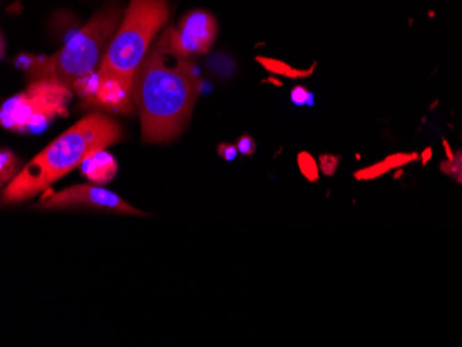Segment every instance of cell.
<instances>
[{"instance_id": "5", "label": "cell", "mask_w": 462, "mask_h": 347, "mask_svg": "<svg viewBox=\"0 0 462 347\" xmlns=\"http://www.w3.org/2000/svg\"><path fill=\"white\" fill-rule=\"evenodd\" d=\"M72 99L70 85L36 79L25 89L4 102L1 107V126L13 131H40L50 120L67 111Z\"/></svg>"}, {"instance_id": "9", "label": "cell", "mask_w": 462, "mask_h": 347, "mask_svg": "<svg viewBox=\"0 0 462 347\" xmlns=\"http://www.w3.org/2000/svg\"><path fill=\"white\" fill-rule=\"evenodd\" d=\"M83 176L96 184H106L116 177L118 163L111 154L104 150L90 155L81 166Z\"/></svg>"}, {"instance_id": "6", "label": "cell", "mask_w": 462, "mask_h": 347, "mask_svg": "<svg viewBox=\"0 0 462 347\" xmlns=\"http://www.w3.org/2000/svg\"><path fill=\"white\" fill-rule=\"evenodd\" d=\"M74 208L103 211L119 215H145L140 209L127 204L123 198L116 195V193L90 184H78L58 193H47L36 207V209L43 211Z\"/></svg>"}, {"instance_id": "4", "label": "cell", "mask_w": 462, "mask_h": 347, "mask_svg": "<svg viewBox=\"0 0 462 347\" xmlns=\"http://www.w3.org/2000/svg\"><path fill=\"white\" fill-rule=\"evenodd\" d=\"M168 17L166 0H132L100 63V78L133 85L152 38L166 24Z\"/></svg>"}, {"instance_id": "2", "label": "cell", "mask_w": 462, "mask_h": 347, "mask_svg": "<svg viewBox=\"0 0 462 347\" xmlns=\"http://www.w3.org/2000/svg\"><path fill=\"white\" fill-rule=\"evenodd\" d=\"M120 127L102 114L85 116L42 150L3 190L1 202L14 205L43 191L81 168L93 154L120 140Z\"/></svg>"}, {"instance_id": "17", "label": "cell", "mask_w": 462, "mask_h": 347, "mask_svg": "<svg viewBox=\"0 0 462 347\" xmlns=\"http://www.w3.org/2000/svg\"><path fill=\"white\" fill-rule=\"evenodd\" d=\"M237 150H238L242 155H252V154L255 152V150H256V143H255V140H253L250 136H248V134L241 136V137L238 138V141H237Z\"/></svg>"}, {"instance_id": "16", "label": "cell", "mask_w": 462, "mask_h": 347, "mask_svg": "<svg viewBox=\"0 0 462 347\" xmlns=\"http://www.w3.org/2000/svg\"><path fill=\"white\" fill-rule=\"evenodd\" d=\"M418 158V154H406V152H397V154H393L390 156H388L385 161L386 163L389 165L390 169H395V168H400V166H404L410 162H413L414 159Z\"/></svg>"}, {"instance_id": "14", "label": "cell", "mask_w": 462, "mask_h": 347, "mask_svg": "<svg viewBox=\"0 0 462 347\" xmlns=\"http://www.w3.org/2000/svg\"><path fill=\"white\" fill-rule=\"evenodd\" d=\"M389 170H390V168L386 163V161L383 159V161H381V162H378V163H375L372 166H368L365 169H361V170L356 172L354 177L357 180H371V179H378L379 176L385 175Z\"/></svg>"}, {"instance_id": "10", "label": "cell", "mask_w": 462, "mask_h": 347, "mask_svg": "<svg viewBox=\"0 0 462 347\" xmlns=\"http://www.w3.org/2000/svg\"><path fill=\"white\" fill-rule=\"evenodd\" d=\"M256 61L269 72L276 74V75H281V76H288V78H305L309 76L313 72L312 70H296L292 68L291 65L285 64L284 61L276 60V58H270V57H256Z\"/></svg>"}, {"instance_id": "7", "label": "cell", "mask_w": 462, "mask_h": 347, "mask_svg": "<svg viewBox=\"0 0 462 347\" xmlns=\"http://www.w3.org/2000/svg\"><path fill=\"white\" fill-rule=\"evenodd\" d=\"M175 49L184 57L205 54L218 36L216 18L204 10H193L182 17L179 26H168Z\"/></svg>"}, {"instance_id": "12", "label": "cell", "mask_w": 462, "mask_h": 347, "mask_svg": "<svg viewBox=\"0 0 462 347\" xmlns=\"http://www.w3.org/2000/svg\"><path fill=\"white\" fill-rule=\"evenodd\" d=\"M296 161H298V166H299L302 175L309 181H317L319 180V165L309 152H301L298 155Z\"/></svg>"}, {"instance_id": "1", "label": "cell", "mask_w": 462, "mask_h": 347, "mask_svg": "<svg viewBox=\"0 0 462 347\" xmlns=\"http://www.w3.org/2000/svg\"><path fill=\"white\" fill-rule=\"evenodd\" d=\"M200 92L190 58L173 46L169 28L150 47L133 82V100L145 143H166L187 124Z\"/></svg>"}, {"instance_id": "3", "label": "cell", "mask_w": 462, "mask_h": 347, "mask_svg": "<svg viewBox=\"0 0 462 347\" xmlns=\"http://www.w3.org/2000/svg\"><path fill=\"white\" fill-rule=\"evenodd\" d=\"M122 11L110 6L97 13L70 42L57 53L45 58H33L28 67L29 76L74 85L92 74L102 63L106 46L110 45Z\"/></svg>"}, {"instance_id": "11", "label": "cell", "mask_w": 462, "mask_h": 347, "mask_svg": "<svg viewBox=\"0 0 462 347\" xmlns=\"http://www.w3.org/2000/svg\"><path fill=\"white\" fill-rule=\"evenodd\" d=\"M19 166V159L10 150L3 148L0 152V183H10L13 179H15L21 172Z\"/></svg>"}, {"instance_id": "8", "label": "cell", "mask_w": 462, "mask_h": 347, "mask_svg": "<svg viewBox=\"0 0 462 347\" xmlns=\"http://www.w3.org/2000/svg\"><path fill=\"white\" fill-rule=\"evenodd\" d=\"M132 95H133V85H127L118 79L100 78V85L95 102L107 108L116 110L123 114H129L133 111Z\"/></svg>"}, {"instance_id": "15", "label": "cell", "mask_w": 462, "mask_h": 347, "mask_svg": "<svg viewBox=\"0 0 462 347\" xmlns=\"http://www.w3.org/2000/svg\"><path fill=\"white\" fill-rule=\"evenodd\" d=\"M319 161H320V169H321V172L326 176H333L337 172V169H338L341 158L337 156V155L323 154Z\"/></svg>"}, {"instance_id": "18", "label": "cell", "mask_w": 462, "mask_h": 347, "mask_svg": "<svg viewBox=\"0 0 462 347\" xmlns=\"http://www.w3.org/2000/svg\"><path fill=\"white\" fill-rule=\"evenodd\" d=\"M291 99L295 104L298 106H303L308 103L309 100V92L303 88V86H296L292 89V93H291Z\"/></svg>"}, {"instance_id": "19", "label": "cell", "mask_w": 462, "mask_h": 347, "mask_svg": "<svg viewBox=\"0 0 462 347\" xmlns=\"http://www.w3.org/2000/svg\"><path fill=\"white\" fill-rule=\"evenodd\" d=\"M237 147H234L232 144H221L219 147H218V152H219V155L223 158V159H226V161H232L234 158H235V155H237Z\"/></svg>"}, {"instance_id": "13", "label": "cell", "mask_w": 462, "mask_h": 347, "mask_svg": "<svg viewBox=\"0 0 462 347\" xmlns=\"http://www.w3.org/2000/svg\"><path fill=\"white\" fill-rule=\"evenodd\" d=\"M440 169L443 173L454 177L460 184H462V150L454 154L453 159L442 162Z\"/></svg>"}, {"instance_id": "20", "label": "cell", "mask_w": 462, "mask_h": 347, "mask_svg": "<svg viewBox=\"0 0 462 347\" xmlns=\"http://www.w3.org/2000/svg\"><path fill=\"white\" fill-rule=\"evenodd\" d=\"M428 158H431V150H429V148L424 152V162H427Z\"/></svg>"}]
</instances>
